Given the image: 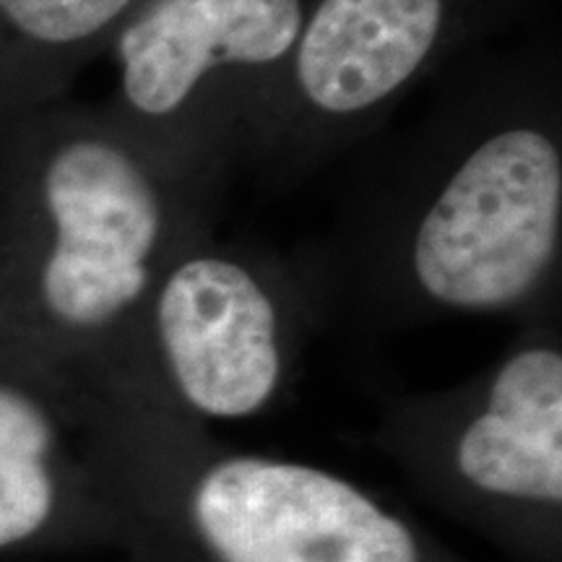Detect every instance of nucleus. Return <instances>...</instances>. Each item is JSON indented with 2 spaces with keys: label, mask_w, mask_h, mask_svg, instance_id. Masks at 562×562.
<instances>
[{
  "label": "nucleus",
  "mask_w": 562,
  "mask_h": 562,
  "mask_svg": "<svg viewBox=\"0 0 562 562\" xmlns=\"http://www.w3.org/2000/svg\"><path fill=\"white\" fill-rule=\"evenodd\" d=\"M357 151L302 258L326 315L370 328L560 313L562 55L552 32L463 53Z\"/></svg>",
  "instance_id": "nucleus-1"
},
{
  "label": "nucleus",
  "mask_w": 562,
  "mask_h": 562,
  "mask_svg": "<svg viewBox=\"0 0 562 562\" xmlns=\"http://www.w3.org/2000/svg\"><path fill=\"white\" fill-rule=\"evenodd\" d=\"M229 175L74 97L0 131V334L83 385L136 383L167 261Z\"/></svg>",
  "instance_id": "nucleus-2"
},
{
  "label": "nucleus",
  "mask_w": 562,
  "mask_h": 562,
  "mask_svg": "<svg viewBox=\"0 0 562 562\" xmlns=\"http://www.w3.org/2000/svg\"><path fill=\"white\" fill-rule=\"evenodd\" d=\"M100 440L146 562H467L349 476L224 446L154 391H102Z\"/></svg>",
  "instance_id": "nucleus-3"
},
{
  "label": "nucleus",
  "mask_w": 562,
  "mask_h": 562,
  "mask_svg": "<svg viewBox=\"0 0 562 562\" xmlns=\"http://www.w3.org/2000/svg\"><path fill=\"white\" fill-rule=\"evenodd\" d=\"M372 442L435 508L521 562H562V326L526 321L487 368L383 406Z\"/></svg>",
  "instance_id": "nucleus-4"
},
{
  "label": "nucleus",
  "mask_w": 562,
  "mask_h": 562,
  "mask_svg": "<svg viewBox=\"0 0 562 562\" xmlns=\"http://www.w3.org/2000/svg\"><path fill=\"white\" fill-rule=\"evenodd\" d=\"M529 0H313L290 60L245 125L237 167L290 186L349 157Z\"/></svg>",
  "instance_id": "nucleus-5"
},
{
  "label": "nucleus",
  "mask_w": 562,
  "mask_h": 562,
  "mask_svg": "<svg viewBox=\"0 0 562 562\" xmlns=\"http://www.w3.org/2000/svg\"><path fill=\"white\" fill-rule=\"evenodd\" d=\"M323 318L302 261L203 232L154 284L138 385L206 427L263 417L290 393Z\"/></svg>",
  "instance_id": "nucleus-6"
},
{
  "label": "nucleus",
  "mask_w": 562,
  "mask_h": 562,
  "mask_svg": "<svg viewBox=\"0 0 562 562\" xmlns=\"http://www.w3.org/2000/svg\"><path fill=\"white\" fill-rule=\"evenodd\" d=\"M313 0H144L108 47L110 110L161 149L232 175L245 125Z\"/></svg>",
  "instance_id": "nucleus-7"
},
{
  "label": "nucleus",
  "mask_w": 562,
  "mask_h": 562,
  "mask_svg": "<svg viewBox=\"0 0 562 562\" xmlns=\"http://www.w3.org/2000/svg\"><path fill=\"white\" fill-rule=\"evenodd\" d=\"M87 385L0 334V550L50 529L70 480V430L87 419Z\"/></svg>",
  "instance_id": "nucleus-8"
},
{
  "label": "nucleus",
  "mask_w": 562,
  "mask_h": 562,
  "mask_svg": "<svg viewBox=\"0 0 562 562\" xmlns=\"http://www.w3.org/2000/svg\"><path fill=\"white\" fill-rule=\"evenodd\" d=\"M144 0H0V131L70 97Z\"/></svg>",
  "instance_id": "nucleus-9"
}]
</instances>
